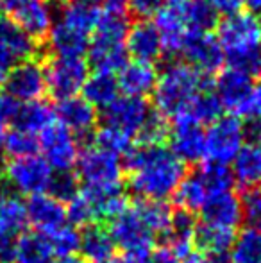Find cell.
<instances>
[{
    "instance_id": "cell-1",
    "label": "cell",
    "mask_w": 261,
    "mask_h": 263,
    "mask_svg": "<svg viewBox=\"0 0 261 263\" xmlns=\"http://www.w3.org/2000/svg\"><path fill=\"white\" fill-rule=\"evenodd\" d=\"M124 166L129 172L131 190L142 201H165L186 177V165L163 145L132 147Z\"/></svg>"
},
{
    "instance_id": "cell-2",
    "label": "cell",
    "mask_w": 261,
    "mask_h": 263,
    "mask_svg": "<svg viewBox=\"0 0 261 263\" xmlns=\"http://www.w3.org/2000/svg\"><path fill=\"white\" fill-rule=\"evenodd\" d=\"M216 40L224 61L231 68L240 70L252 79L261 76V22L258 16L242 11L224 18Z\"/></svg>"
},
{
    "instance_id": "cell-3",
    "label": "cell",
    "mask_w": 261,
    "mask_h": 263,
    "mask_svg": "<svg viewBox=\"0 0 261 263\" xmlns=\"http://www.w3.org/2000/svg\"><path fill=\"white\" fill-rule=\"evenodd\" d=\"M98 0H70L56 14L49 32V47L54 55L83 58L88 52L90 36L101 16Z\"/></svg>"
},
{
    "instance_id": "cell-4",
    "label": "cell",
    "mask_w": 261,
    "mask_h": 263,
    "mask_svg": "<svg viewBox=\"0 0 261 263\" xmlns=\"http://www.w3.org/2000/svg\"><path fill=\"white\" fill-rule=\"evenodd\" d=\"M208 77L186 61H172L157 76L152 91L154 106L163 118H177L200 91L208 90Z\"/></svg>"
},
{
    "instance_id": "cell-5",
    "label": "cell",
    "mask_w": 261,
    "mask_h": 263,
    "mask_svg": "<svg viewBox=\"0 0 261 263\" xmlns=\"http://www.w3.org/2000/svg\"><path fill=\"white\" fill-rule=\"evenodd\" d=\"M127 16L120 11H102L90 36L88 55L95 70L116 73L127 63Z\"/></svg>"
},
{
    "instance_id": "cell-6",
    "label": "cell",
    "mask_w": 261,
    "mask_h": 263,
    "mask_svg": "<svg viewBox=\"0 0 261 263\" xmlns=\"http://www.w3.org/2000/svg\"><path fill=\"white\" fill-rule=\"evenodd\" d=\"M75 166L84 190L93 192L101 197H109L122 192L124 163L116 154L91 145L79 153Z\"/></svg>"
},
{
    "instance_id": "cell-7",
    "label": "cell",
    "mask_w": 261,
    "mask_h": 263,
    "mask_svg": "<svg viewBox=\"0 0 261 263\" xmlns=\"http://www.w3.org/2000/svg\"><path fill=\"white\" fill-rule=\"evenodd\" d=\"M247 142L245 124L234 115L220 117L204 131V158L215 165H229L234 161Z\"/></svg>"
},
{
    "instance_id": "cell-8",
    "label": "cell",
    "mask_w": 261,
    "mask_h": 263,
    "mask_svg": "<svg viewBox=\"0 0 261 263\" xmlns=\"http://www.w3.org/2000/svg\"><path fill=\"white\" fill-rule=\"evenodd\" d=\"M56 176L43 156L31 154L25 158L11 159L6 165V179L18 194L22 195H39L49 194L52 179Z\"/></svg>"
},
{
    "instance_id": "cell-9",
    "label": "cell",
    "mask_w": 261,
    "mask_h": 263,
    "mask_svg": "<svg viewBox=\"0 0 261 263\" xmlns=\"http://www.w3.org/2000/svg\"><path fill=\"white\" fill-rule=\"evenodd\" d=\"M47 90L57 99L63 101L75 97L86 83L90 70L84 58H68V55H52L45 66Z\"/></svg>"
},
{
    "instance_id": "cell-10",
    "label": "cell",
    "mask_w": 261,
    "mask_h": 263,
    "mask_svg": "<svg viewBox=\"0 0 261 263\" xmlns=\"http://www.w3.org/2000/svg\"><path fill=\"white\" fill-rule=\"evenodd\" d=\"M156 29L159 32L161 43H163V52L172 55H183L193 38H197L195 31L190 25L188 18L183 9V0H168L163 9L156 14Z\"/></svg>"
},
{
    "instance_id": "cell-11",
    "label": "cell",
    "mask_w": 261,
    "mask_h": 263,
    "mask_svg": "<svg viewBox=\"0 0 261 263\" xmlns=\"http://www.w3.org/2000/svg\"><path fill=\"white\" fill-rule=\"evenodd\" d=\"M38 145L43 153V159L56 174L70 172L75 166L79 158L77 138L57 120L38 136Z\"/></svg>"
},
{
    "instance_id": "cell-12",
    "label": "cell",
    "mask_w": 261,
    "mask_h": 263,
    "mask_svg": "<svg viewBox=\"0 0 261 263\" xmlns=\"http://www.w3.org/2000/svg\"><path fill=\"white\" fill-rule=\"evenodd\" d=\"M111 238L115 246L122 247L126 254L147 258L154 247V233L143 224V220L138 217L132 208H127L122 215L111 220Z\"/></svg>"
},
{
    "instance_id": "cell-13",
    "label": "cell",
    "mask_w": 261,
    "mask_h": 263,
    "mask_svg": "<svg viewBox=\"0 0 261 263\" xmlns=\"http://www.w3.org/2000/svg\"><path fill=\"white\" fill-rule=\"evenodd\" d=\"M6 93L11 95L16 102H34L42 101L43 93L47 91L45 68L36 59L18 63L11 68V72L4 79Z\"/></svg>"
},
{
    "instance_id": "cell-14",
    "label": "cell",
    "mask_w": 261,
    "mask_h": 263,
    "mask_svg": "<svg viewBox=\"0 0 261 263\" xmlns=\"http://www.w3.org/2000/svg\"><path fill=\"white\" fill-rule=\"evenodd\" d=\"M150 115H152V111H150L145 99L118 95L104 109V125H109V127L116 129V131L124 133L134 140L145 127Z\"/></svg>"
},
{
    "instance_id": "cell-15",
    "label": "cell",
    "mask_w": 261,
    "mask_h": 263,
    "mask_svg": "<svg viewBox=\"0 0 261 263\" xmlns=\"http://www.w3.org/2000/svg\"><path fill=\"white\" fill-rule=\"evenodd\" d=\"M36 52V42L25 34L14 22L0 16V83L18 63L32 59Z\"/></svg>"
},
{
    "instance_id": "cell-16",
    "label": "cell",
    "mask_w": 261,
    "mask_h": 263,
    "mask_svg": "<svg viewBox=\"0 0 261 263\" xmlns=\"http://www.w3.org/2000/svg\"><path fill=\"white\" fill-rule=\"evenodd\" d=\"M170 153L179 161L198 163L204 158V129L186 118H174V127L168 131Z\"/></svg>"
},
{
    "instance_id": "cell-17",
    "label": "cell",
    "mask_w": 261,
    "mask_h": 263,
    "mask_svg": "<svg viewBox=\"0 0 261 263\" xmlns=\"http://www.w3.org/2000/svg\"><path fill=\"white\" fill-rule=\"evenodd\" d=\"M54 115H56V120L65 125L73 136L90 135L98 120L97 109L79 95L57 101Z\"/></svg>"
},
{
    "instance_id": "cell-18",
    "label": "cell",
    "mask_w": 261,
    "mask_h": 263,
    "mask_svg": "<svg viewBox=\"0 0 261 263\" xmlns=\"http://www.w3.org/2000/svg\"><path fill=\"white\" fill-rule=\"evenodd\" d=\"M252 81L254 79L249 77L247 73L227 66L216 77L213 93L216 95V99L220 101L224 109L238 115L240 107L244 106L245 99H247L249 91L254 86Z\"/></svg>"
},
{
    "instance_id": "cell-19",
    "label": "cell",
    "mask_w": 261,
    "mask_h": 263,
    "mask_svg": "<svg viewBox=\"0 0 261 263\" xmlns=\"http://www.w3.org/2000/svg\"><path fill=\"white\" fill-rule=\"evenodd\" d=\"M29 224H32L39 231V235L47 236L57 228L65 226L66 208L59 199L52 197L50 194L32 195L27 202Z\"/></svg>"
},
{
    "instance_id": "cell-20",
    "label": "cell",
    "mask_w": 261,
    "mask_h": 263,
    "mask_svg": "<svg viewBox=\"0 0 261 263\" xmlns=\"http://www.w3.org/2000/svg\"><path fill=\"white\" fill-rule=\"evenodd\" d=\"M157 76L159 72L154 63L129 61L118 70L116 79H118V88L122 95L145 99L156 88Z\"/></svg>"
},
{
    "instance_id": "cell-21",
    "label": "cell",
    "mask_w": 261,
    "mask_h": 263,
    "mask_svg": "<svg viewBox=\"0 0 261 263\" xmlns=\"http://www.w3.org/2000/svg\"><path fill=\"white\" fill-rule=\"evenodd\" d=\"M126 49L127 55H131L132 61H157L163 54V43H161L156 25L150 24V22H138V24L129 27Z\"/></svg>"
},
{
    "instance_id": "cell-22",
    "label": "cell",
    "mask_w": 261,
    "mask_h": 263,
    "mask_svg": "<svg viewBox=\"0 0 261 263\" xmlns=\"http://www.w3.org/2000/svg\"><path fill=\"white\" fill-rule=\"evenodd\" d=\"M183 55L186 58L188 65H192L206 77L222 70L224 65V54L218 45V40L211 34H200L193 38L183 50Z\"/></svg>"
},
{
    "instance_id": "cell-23",
    "label": "cell",
    "mask_w": 261,
    "mask_h": 263,
    "mask_svg": "<svg viewBox=\"0 0 261 263\" xmlns=\"http://www.w3.org/2000/svg\"><path fill=\"white\" fill-rule=\"evenodd\" d=\"M200 215L204 224L234 229L242 222V201L233 190L211 195L200 208Z\"/></svg>"
},
{
    "instance_id": "cell-24",
    "label": "cell",
    "mask_w": 261,
    "mask_h": 263,
    "mask_svg": "<svg viewBox=\"0 0 261 263\" xmlns=\"http://www.w3.org/2000/svg\"><path fill=\"white\" fill-rule=\"evenodd\" d=\"M29 226L27 204L20 195H0V243H14Z\"/></svg>"
},
{
    "instance_id": "cell-25",
    "label": "cell",
    "mask_w": 261,
    "mask_h": 263,
    "mask_svg": "<svg viewBox=\"0 0 261 263\" xmlns=\"http://www.w3.org/2000/svg\"><path fill=\"white\" fill-rule=\"evenodd\" d=\"M233 177L240 186H261V140H247L233 161Z\"/></svg>"
},
{
    "instance_id": "cell-26",
    "label": "cell",
    "mask_w": 261,
    "mask_h": 263,
    "mask_svg": "<svg viewBox=\"0 0 261 263\" xmlns=\"http://www.w3.org/2000/svg\"><path fill=\"white\" fill-rule=\"evenodd\" d=\"M120 95L118 79L116 73L104 72V70H95L90 73L83 86V99L88 101L91 106L97 109H106L116 97Z\"/></svg>"
},
{
    "instance_id": "cell-27",
    "label": "cell",
    "mask_w": 261,
    "mask_h": 263,
    "mask_svg": "<svg viewBox=\"0 0 261 263\" xmlns=\"http://www.w3.org/2000/svg\"><path fill=\"white\" fill-rule=\"evenodd\" d=\"M115 247L116 246L111 238V233L104 226L91 224L84 228L83 235H81L79 251L83 253L84 260L91 263H102L113 258L115 256Z\"/></svg>"
},
{
    "instance_id": "cell-28",
    "label": "cell",
    "mask_w": 261,
    "mask_h": 263,
    "mask_svg": "<svg viewBox=\"0 0 261 263\" xmlns=\"http://www.w3.org/2000/svg\"><path fill=\"white\" fill-rule=\"evenodd\" d=\"M111 197V195H109ZM108 197H101L97 194H91L90 190H79L72 199L68 201L66 206V218L75 226H91L97 224V220H101L102 215V202Z\"/></svg>"
},
{
    "instance_id": "cell-29",
    "label": "cell",
    "mask_w": 261,
    "mask_h": 263,
    "mask_svg": "<svg viewBox=\"0 0 261 263\" xmlns=\"http://www.w3.org/2000/svg\"><path fill=\"white\" fill-rule=\"evenodd\" d=\"M54 122H56V115H54L52 107L43 101H34L18 106L13 124L14 129H20V131H25L29 135L39 136Z\"/></svg>"
},
{
    "instance_id": "cell-30",
    "label": "cell",
    "mask_w": 261,
    "mask_h": 263,
    "mask_svg": "<svg viewBox=\"0 0 261 263\" xmlns=\"http://www.w3.org/2000/svg\"><path fill=\"white\" fill-rule=\"evenodd\" d=\"M234 240V229L216 228L204 222L197 224L193 233V243H197L198 251L204 254H226L229 249H233Z\"/></svg>"
},
{
    "instance_id": "cell-31",
    "label": "cell",
    "mask_w": 261,
    "mask_h": 263,
    "mask_svg": "<svg viewBox=\"0 0 261 263\" xmlns=\"http://www.w3.org/2000/svg\"><path fill=\"white\" fill-rule=\"evenodd\" d=\"M13 263H56V254L47 236L39 233L22 235L14 243Z\"/></svg>"
},
{
    "instance_id": "cell-32",
    "label": "cell",
    "mask_w": 261,
    "mask_h": 263,
    "mask_svg": "<svg viewBox=\"0 0 261 263\" xmlns=\"http://www.w3.org/2000/svg\"><path fill=\"white\" fill-rule=\"evenodd\" d=\"M132 210L138 213V217L143 220V224L156 235H165L170 233L172 220H174V211L170 206L163 201H138Z\"/></svg>"
},
{
    "instance_id": "cell-33",
    "label": "cell",
    "mask_w": 261,
    "mask_h": 263,
    "mask_svg": "<svg viewBox=\"0 0 261 263\" xmlns=\"http://www.w3.org/2000/svg\"><path fill=\"white\" fill-rule=\"evenodd\" d=\"M222 111L224 107L216 99V95L211 90H204L193 99L192 104L186 107L185 113H181L177 118H186V120H192L198 125H209L222 117Z\"/></svg>"
},
{
    "instance_id": "cell-34",
    "label": "cell",
    "mask_w": 261,
    "mask_h": 263,
    "mask_svg": "<svg viewBox=\"0 0 261 263\" xmlns=\"http://www.w3.org/2000/svg\"><path fill=\"white\" fill-rule=\"evenodd\" d=\"M174 195H175V202H177L179 208L183 211H188V213L200 211L204 202L209 199L208 190H206L204 183H202V179L198 177L197 172L185 177Z\"/></svg>"
},
{
    "instance_id": "cell-35",
    "label": "cell",
    "mask_w": 261,
    "mask_h": 263,
    "mask_svg": "<svg viewBox=\"0 0 261 263\" xmlns=\"http://www.w3.org/2000/svg\"><path fill=\"white\" fill-rule=\"evenodd\" d=\"M231 263H261V231L245 229L231 249Z\"/></svg>"
},
{
    "instance_id": "cell-36",
    "label": "cell",
    "mask_w": 261,
    "mask_h": 263,
    "mask_svg": "<svg viewBox=\"0 0 261 263\" xmlns=\"http://www.w3.org/2000/svg\"><path fill=\"white\" fill-rule=\"evenodd\" d=\"M198 177L204 183L206 190H208L209 197L211 195H218L224 192H231L234 184V177L229 166L226 165H215V163H206L202 168L197 170Z\"/></svg>"
},
{
    "instance_id": "cell-37",
    "label": "cell",
    "mask_w": 261,
    "mask_h": 263,
    "mask_svg": "<svg viewBox=\"0 0 261 263\" xmlns=\"http://www.w3.org/2000/svg\"><path fill=\"white\" fill-rule=\"evenodd\" d=\"M95 145L122 158L131 153V149L134 147V140L109 125H102L95 133Z\"/></svg>"
},
{
    "instance_id": "cell-38",
    "label": "cell",
    "mask_w": 261,
    "mask_h": 263,
    "mask_svg": "<svg viewBox=\"0 0 261 263\" xmlns=\"http://www.w3.org/2000/svg\"><path fill=\"white\" fill-rule=\"evenodd\" d=\"M38 136L29 135L20 129H13V131L6 133V138H4V153L13 159L16 158H25L36 154L38 151Z\"/></svg>"
},
{
    "instance_id": "cell-39",
    "label": "cell",
    "mask_w": 261,
    "mask_h": 263,
    "mask_svg": "<svg viewBox=\"0 0 261 263\" xmlns=\"http://www.w3.org/2000/svg\"><path fill=\"white\" fill-rule=\"evenodd\" d=\"M50 247H52L54 254L61 258L73 256L79 251L81 246V235L73 226H61L56 231H52L50 235H47Z\"/></svg>"
},
{
    "instance_id": "cell-40",
    "label": "cell",
    "mask_w": 261,
    "mask_h": 263,
    "mask_svg": "<svg viewBox=\"0 0 261 263\" xmlns=\"http://www.w3.org/2000/svg\"><path fill=\"white\" fill-rule=\"evenodd\" d=\"M168 125L161 115L152 113L150 118L147 120L145 127L142 129V133L138 135V142L143 147H161V143L168 138Z\"/></svg>"
},
{
    "instance_id": "cell-41",
    "label": "cell",
    "mask_w": 261,
    "mask_h": 263,
    "mask_svg": "<svg viewBox=\"0 0 261 263\" xmlns=\"http://www.w3.org/2000/svg\"><path fill=\"white\" fill-rule=\"evenodd\" d=\"M242 201V220L249 226L247 229L261 231V186L249 188Z\"/></svg>"
},
{
    "instance_id": "cell-42",
    "label": "cell",
    "mask_w": 261,
    "mask_h": 263,
    "mask_svg": "<svg viewBox=\"0 0 261 263\" xmlns=\"http://www.w3.org/2000/svg\"><path fill=\"white\" fill-rule=\"evenodd\" d=\"M238 117L249 122V125H261V83H256L249 91L244 106L238 111Z\"/></svg>"
},
{
    "instance_id": "cell-43",
    "label": "cell",
    "mask_w": 261,
    "mask_h": 263,
    "mask_svg": "<svg viewBox=\"0 0 261 263\" xmlns=\"http://www.w3.org/2000/svg\"><path fill=\"white\" fill-rule=\"evenodd\" d=\"M77 192H79V188H77V179L70 172H63V174H56V176H54L49 194L63 202V201H70Z\"/></svg>"
},
{
    "instance_id": "cell-44",
    "label": "cell",
    "mask_w": 261,
    "mask_h": 263,
    "mask_svg": "<svg viewBox=\"0 0 261 263\" xmlns=\"http://www.w3.org/2000/svg\"><path fill=\"white\" fill-rule=\"evenodd\" d=\"M165 4L167 0H129L127 9L139 22H147L149 18H156V14L163 9Z\"/></svg>"
},
{
    "instance_id": "cell-45",
    "label": "cell",
    "mask_w": 261,
    "mask_h": 263,
    "mask_svg": "<svg viewBox=\"0 0 261 263\" xmlns=\"http://www.w3.org/2000/svg\"><path fill=\"white\" fill-rule=\"evenodd\" d=\"M204 2L211 7L216 16L220 14L224 18L242 13V9H244V0H204Z\"/></svg>"
},
{
    "instance_id": "cell-46",
    "label": "cell",
    "mask_w": 261,
    "mask_h": 263,
    "mask_svg": "<svg viewBox=\"0 0 261 263\" xmlns=\"http://www.w3.org/2000/svg\"><path fill=\"white\" fill-rule=\"evenodd\" d=\"M18 102L6 91H0V127H7L11 122H14L18 111Z\"/></svg>"
},
{
    "instance_id": "cell-47",
    "label": "cell",
    "mask_w": 261,
    "mask_h": 263,
    "mask_svg": "<svg viewBox=\"0 0 261 263\" xmlns=\"http://www.w3.org/2000/svg\"><path fill=\"white\" fill-rule=\"evenodd\" d=\"M147 263H181V258L165 243V246L157 247L156 251H152L149 254Z\"/></svg>"
},
{
    "instance_id": "cell-48",
    "label": "cell",
    "mask_w": 261,
    "mask_h": 263,
    "mask_svg": "<svg viewBox=\"0 0 261 263\" xmlns=\"http://www.w3.org/2000/svg\"><path fill=\"white\" fill-rule=\"evenodd\" d=\"M31 2H34V0H0V13L6 14V18L11 20Z\"/></svg>"
},
{
    "instance_id": "cell-49",
    "label": "cell",
    "mask_w": 261,
    "mask_h": 263,
    "mask_svg": "<svg viewBox=\"0 0 261 263\" xmlns=\"http://www.w3.org/2000/svg\"><path fill=\"white\" fill-rule=\"evenodd\" d=\"M147 258L134 256V254H124V256H113V258H109V260H106L102 263H147Z\"/></svg>"
},
{
    "instance_id": "cell-50",
    "label": "cell",
    "mask_w": 261,
    "mask_h": 263,
    "mask_svg": "<svg viewBox=\"0 0 261 263\" xmlns=\"http://www.w3.org/2000/svg\"><path fill=\"white\" fill-rule=\"evenodd\" d=\"M204 258H206L204 253H200V251H192V253H188L183 258L181 263H204Z\"/></svg>"
},
{
    "instance_id": "cell-51",
    "label": "cell",
    "mask_w": 261,
    "mask_h": 263,
    "mask_svg": "<svg viewBox=\"0 0 261 263\" xmlns=\"http://www.w3.org/2000/svg\"><path fill=\"white\" fill-rule=\"evenodd\" d=\"M102 2L108 6V11H120V13H122V9L127 7L129 0H102Z\"/></svg>"
},
{
    "instance_id": "cell-52",
    "label": "cell",
    "mask_w": 261,
    "mask_h": 263,
    "mask_svg": "<svg viewBox=\"0 0 261 263\" xmlns=\"http://www.w3.org/2000/svg\"><path fill=\"white\" fill-rule=\"evenodd\" d=\"M244 6L249 7V11H251V14H254V16H261V0H244Z\"/></svg>"
},
{
    "instance_id": "cell-53",
    "label": "cell",
    "mask_w": 261,
    "mask_h": 263,
    "mask_svg": "<svg viewBox=\"0 0 261 263\" xmlns=\"http://www.w3.org/2000/svg\"><path fill=\"white\" fill-rule=\"evenodd\" d=\"M204 263H231L226 254H206Z\"/></svg>"
},
{
    "instance_id": "cell-54",
    "label": "cell",
    "mask_w": 261,
    "mask_h": 263,
    "mask_svg": "<svg viewBox=\"0 0 261 263\" xmlns=\"http://www.w3.org/2000/svg\"><path fill=\"white\" fill-rule=\"evenodd\" d=\"M59 263H84L83 260H81L79 256H75V254H73V256H66V258H61V261Z\"/></svg>"
},
{
    "instance_id": "cell-55",
    "label": "cell",
    "mask_w": 261,
    "mask_h": 263,
    "mask_svg": "<svg viewBox=\"0 0 261 263\" xmlns=\"http://www.w3.org/2000/svg\"><path fill=\"white\" fill-rule=\"evenodd\" d=\"M4 138H6V127H0V153H4Z\"/></svg>"
},
{
    "instance_id": "cell-56",
    "label": "cell",
    "mask_w": 261,
    "mask_h": 263,
    "mask_svg": "<svg viewBox=\"0 0 261 263\" xmlns=\"http://www.w3.org/2000/svg\"><path fill=\"white\" fill-rule=\"evenodd\" d=\"M56 2H65L66 4V2H70V0H56Z\"/></svg>"
}]
</instances>
